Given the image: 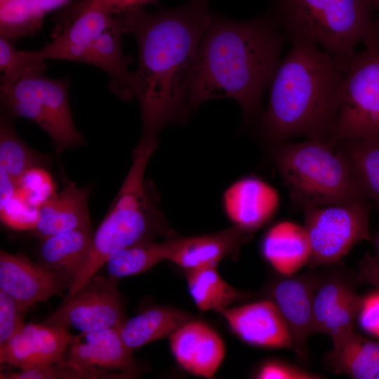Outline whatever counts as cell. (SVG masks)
<instances>
[{"mask_svg": "<svg viewBox=\"0 0 379 379\" xmlns=\"http://www.w3.org/2000/svg\"><path fill=\"white\" fill-rule=\"evenodd\" d=\"M212 16L208 0H188L175 8H142L114 15L138 49L135 95L141 141L157 143L161 130L189 116L188 93L198 47Z\"/></svg>", "mask_w": 379, "mask_h": 379, "instance_id": "obj_1", "label": "cell"}, {"mask_svg": "<svg viewBox=\"0 0 379 379\" xmlns=\"http://www.w3.org/2000/svg\"><path fill=\"white\" fill-rule=\"evenodd\" d=\"M270 10L238 21L212 13L198 47L189 113L209 100L232 98L246 121L260 114L263 92L279 65L286 36Z\"/></svg>", "mask_w": 379, "mask_h": 379, "instance_id": "obj_2", "label": "cell"}, {"mask_svg": "<svg viewBox=\"0 0 379 379\" xmlns=\"http://www.w3.org/2000/svg\"><path fill=\"white\" fill-rule=\"evenodd\" d=\"M291 44L270 84L260 133L272 145L298 135L332 145L345 73L316 44Z\"/></svg>", "mask_w": 379, "mask_h": 379, "instance_id": "obj_3", "label": "cell"}, {"mask_svg": "<svg viewBox=\"0 0 379 379\" xmlns=\"http://www.w3.org/2000/svg\"><path fill=\"white\" fill-rule=\"evenodd\" d=\"M270 10L286 39L316 44L345 73L357 46L379 37L368 0H272Z\"/></svg>", "mask_w": 379, "mask_h": 379, "instance_id": "obj_4", "label": "cell"}, {"mask_svg": "<svg viewBox=\"0 0 379 379\" xmlns=\"http://www.w3.org/2000/svg\"><path fill=\"white\" fill-rule=\"evenodd\" d=\"M169 233L154 185L147 179L125 180L112 208L93 234L86 262L64 299L74 295L115 251Z\"/></svg>", "mask_w": 379, "mask_h": 379, "instance_id": "obj_5", "label": "cell"}, {"mask_svg": "<svg viewBox=\"0 0 379 379\" xmlns=\"http://www.w3.org/2000/svg\"><path fill=\"white\" fill-rule=\"evenodd\" d=\"M272 159L291 200L302 209L363 198L345 161L329 143L310 138L279 143L272 145Z\"/></svg>", "mask_w": 379, "mask_h": 379, "instance_id": "obj_6", "label": "cell"}, {"mask_svg": "<svg viewBox=\"0 0 379 379\" xmlns=\"http://www.w3.org/2000/svg\"><path fill=\"white\" fill-rule=\"evenodd\" d=\"M45 69L44 61L36 64L11 84L0 86V97L10 114L38 124L61 152L80 144L83 138L74 124L69 105V80L47 77Z\"/></svg>", "mask_w": 379, "mask_h": 379, "instance_id": "obj_7", "label": "cell"}, {"mask_svg": "<svg viewBox=\"0 0 379 379\" xmlns=\"http://www.w3.org/2000/svg\"><path fill=\"white\" fill-rule=\"evenodd\" d=\"M357 51L345 72L331 143L379 135V37Z\"/></svg>", "mask_w": 379, "mask_h": 379, "instance_id": "obj_8", "label": "cell"}, {"mask_svg": "<svg viewBox=\"0 0 379 379\" xmlns=\"http://www.w3.org/2000/svg\"><path fill=\"white\" fill-rule=\"evenodd\" d=\"M371 208L364 198L303 208L310 247L307 266L338 264L357 244L369 240Z\"/></svg>", "mask_w": 379, "mask_h": 379, "instance_id": "obj_9", "label": "cell"}, {"mask_svg": "<svg viewBox=\"0 0 379 379\" xmlns=\"http://www.w3.org/2000/svg\"><path fill=\"white\" fill-rule=\"evenodd\" d=\"M126 319L115 279L95 274L42 323L91 332L119 327Z\"/></svg>", "mask_w": 379, "mask_h": 379, "instance_id": "obj_10", "label": "cell"}, {"mask_svg": "<svg viewBox=\"0 0 379 379\" xmlns=\"http://www.w3.org/2000/svg\"><path fill=\"white\" fill-rule=\"evenodd\" d=\"M337 265L319 273L313 299L314 333L326 334L332 340L354 329L362 298L357 292L354 277Z\"/></svg>", "mask_w": 379, "mask_h": 379, "instance_id": "obj_11", "label": "cell"}, {"mask_svg": "<svg viewBox=\"0 0 379 379\" xmlns=\"http://www.w3.org/2000/svg\"><path fill=\"white\" fill-rule=\"evenodd\" d=\"M63 358L84 378H117L132 375L136 370L133 350L123 341L119 327L80 332L72 335Z\"/></svg>", "mask_w": 379, "mask_h": 379, "instance_id": "obj_12", "label": "cell"}, {"mask_svg": "<svg viewBox=\"0 0 379 379\" xmlns=\"http://www.w3.org/2000/svg\"><path fill=\"white\" fill-rule=\"evenodd\" d=\"M114 16L82 0L69 4L58 15L53 40L36 51L39 58L81 62L89 45L112 24Z\"/></svg>", "mask_w": 379, "mask_h": 379, "instance_id": "obj_13", "label": "cell"}, {"mask_svg": "<svg viewBox=\"0 0 379 379\" xmlns=\"http://www.w3.org/2000/svg\"><path fill=\"white\" fill-rule=\"evenodd\" d=\"M72 282L62 274L20 254L0 252V290L11 296L21 311L61 294Z\"/></svg>", "mask_w": 379, "mask_h": 379, "instance_id": "obj_14", "label": "cell"}, {"mask_svg": "<svg viewBox=\"0 0 379 379\" xmlns=\"http://www.w3.org/2000/svg\"><path fill=\"white\" fill-rule=\"evenodd\" d=\"M319 274L313 271L300 274H279L270 288L271 300L289 328L293 352L301 361L307 359V340L314 333L313 299Z\"/></svg>", "mask_w": 379, "mask_h": 379, "instance_id": "obj_15", "label": "cell"}, {"mask_svg": "<svg viewBox=\"0 0 379 379\" xmlns=\"http://www.w3.org/2000/svg\"><path fill=\"white\" fill-rule=\"evenodd\" d=\"M218 312L233 333L244 342L262 348L293 351L289 328L271 299L227 307Z\"/></svg>", "mask_w": 379, "mask_h": 379, "instance_id": "obj_16", "label": "cell"}, {"mask_svg": "<svg viewBox=\"0 0 379 379\" xmlns=\"http://www.w3.org/2000/svg\"><path fill=\"white\" fill-rule=\"evenodd\" d=\"M72 335L67 329L43 323L27 324L0 345V364L20 370L61 361Z\"/></svg>", "mask_w": 379, "mask_h": 379, "instance_id": "obj_17", "label": "cell"}, {"mask_svg": "<svg viewBox=\"0 0 379 379\" xmlns=\"http://www.w3.org/2000/svg\"><path fill=\"white\" fill-rule=\"evenodd\" d=\"M253 232L237 225L220 232L193 237L171 235L166 241V260L187 269L217 266L226 256L248 241Z\"/></svg>", "mask_w": 379, "mask_h": 379, "instance_id": "obj_18", "label": "cell"}, {"mask_svg": "<svg viewBox=\"0 0 379 379\" xmlns=\"http://www.w3.org/2000/svg\"><path fill=\"white\" fill-rule=\"evenodd\" d=\"M169 343L179 365L197 376L212 378L225 357L222 339L201 321L185 323L169 336Z\"/></svg>", "mask_w": 379, "mask_h": 379, "instance_id": "obj_19", "label": "cell"}, {"mask_svg": "<svg viewBox=\"0 0 379 379\" xmlns=\"http://www.w3.org/2000/svg\"><path fill=\"white\" fill-rule=\"evenodd\" d=\"M222 204L234 225L254 232L274 216L279 197L277 190L262 180L246 177L234 182L225 190Z\"/></svg>", "mask_w": 379, "mask_h": 379, "instance_id": "obj_20", "label": "cell"}, {"mask_svg": "<svg viewBox=\"0 0 379 379\" xmlns=\"http://www.w3.org/2000/svg\"><path fill=\"white\" fill-rule=\"evenodd\" d=\"M124 34L114 16L112 24L89 45L81 62L94 65L109 77V89L119 98L129 101L136 98L135 72L128 69L131 59L122 51Z\"/></svg>", "mask_w": 379, "mask_h": 379, "instance_id": "obj_21", "label": "cell"}, {"mask_svg": "<svg viewBox=\"0 0 379 379\" xmlns=\"http://www.w3.org/2000/svg\"><path fill=\"white\" fill-rule=\"evenodd\" d=\"M91 185L77 187L69 182L55 194L39 210L36 223L32 230L41 240L51 236L90 225L88 199Z\"/></svg>", "mask_w": 379, "mask_h": 379, "instance_id": "obj_22", "label": "cell"}, {"mask_svg": "<svg viewBox=\"0 0 379 379\" xmlns=\"http://www.w3.org/2000/svg\"><path fill=\"white\" fill-rule=\"evenodd\" d=\"M261 250L267 262L284 275L295 274L307 264L310 255L304 226L287 220L275 223L267 231Z\"/></svg>", "mask_w": 379, "mask_h": 379, "instance_id": "obj_23", "label": "cell"}, {"mask_svg": "<svg viewBox=\"0 0 379 379\" xmlns=\"http://www.w3.org/2000/svg\"><path fill=\"white\" fill-rule=\"evenodd\" d=\"M324 354L327 368L355 379H373L379 371V342L366 338L355 328L332 340Z\"/></svg>", "mask_w": 379, "mask_h": 379, "instance_id": "obj_24", "label": "cell"}, {"mask_svg": "<svg viewBox=\"0 0 379 379\" xmlns=\"http://www.w3.org/2000/svg\"><path fill=\"white\" fill-rule=\"evenodd\" d=\"M92 237L90 225L41 240L42 265L65 277L72 284L86 262Z\"/></svg>", "mask_w": 379, "mask_h": 379, "instance_id": "obj_25", "label": "cell"}, {"mask_svg": "<svg viewBox=\"0 0 379 379\" xmlns=\"http://www.w3.org/2000/svg\"><path fill=\"white\" fill-rule=\"evenodd\" d=\"M359 194L379 210V135L341 140L334 145Z\"/></svg>", "mask_w": 379, "mask_h": 379, "instance_id": "obj_26", "label": "cell"}, {"mask_svg": "<svg viewBox=\"0 0 379 379\" xmlns=\"http://www.w3.org/2000/svg\"><path fill=\"white\" fill-rule=\"evenodd\" d=\"M191 319V315L184 311L156 306L126 319L119 326V331L124 343L133 351L153 341L169 337Z\"/></svg>", "mask_w": 379, "mask_h": 379, "instance_id": "obj_27", "label": "cell"}, {"mask_svg": "<svg viewBox=\"0 0 379 379\" xmlns=\"http://www.w3.org/2000/svg\"><path fill=\"white\" fill-rule=\"evenodd\" d=\"M216 267L204 266L185 270L190 294L200 310L219 312L245 297L221 278Z\"/></svg>", "mask_w": 379, "mask_h": 379, "instance_id": "obj_28", "label": "cell"}, {"mask_svg": "<svg viewBox=\"0 0 379 379\" xmlns=\"http://www.w3.org/2000/svg\"><path fill=\"white\" fill-rule=\"evenodd\" d=\"M166 241L145 242L118 250L106 262L110 278L133 276L142 273L166 260Z\"/></svg>", "mask_w": 379, "mask_h": 379, "instance_id": "obj_29", "label": "cell"}, {"mask_svg": "<svg viewBox=\"0 0 379 379\" xmlns=\"http://www.w3.org/2000/svg\"><path fill=\"white\" fill-rule=\"evenodd\" d=\"M46 13L39 0H8L0 3V33L16 39L36 32Z\"/></svg>", "mask_w": 379, "mask_h": 379, "instance_id": "obj_30", "label": "cell"}, {"mask_svg": "<svg viewBox=\"0 0 379 379\" xmlns=\"http://www.w3.org/2000/svg\"><path fill=\"white\" fill-rule=\"evenodd\" d=\"M44 163L41 155L32 150L17 135L4 116L0 124V167L18 183L28 170Z\"/></svg>", "mask_w": 379, "mask_h": 379, "instance_id": "obj_31", "label": "cell"}, {"mask_svg": "<svg viewBox=\"0 0 379 379\" xmlns=\"http://www.w3.org/2000/svg\"><path fill=\"white\" fill-rule=\"evenodd\" d=\"M36 51H27L15 48L9 39L0 37L1 86H7L36 64L42 62Z\"/></svg>", "mask_w": 379, "mask_h": 379, "instance_id": "obj_32", "label": "cell"}, {"mask_svg": "<svg viewBox=\"0 0 379 379\" xmlns=\"http://www.w3.org/2000/svg\"><path fill=\"white\" fill-rule=\"evenodd\" d=\"M16 193L39 208L55 194V185L48 172L34 167L26 171L18 182Z\"/></svg>", "mask_w": 379, "mask_h": 379, "instance_id": "obj_33", "label": "cell"}, {"mask_svg": "<svg viewBox=\"0 0 379 379\" xmlns=\"http://www.w3.org/2000/svg\"><path fill=\"white\" fill-rule=\"evenodd\" d=\"M36 207L15 193L8 204L0 209L1 219L8 227L18 230H33L39 215Z\"/></svg>", "mask_w": 379, "mask_h": 379, "instance_id": "obj_34", "label": "cell"}, {"mask_svg": "<svg viewBox=\"0 0 379 379\" xmlns=\"http://www.w3.org/2000/svg\"><path fill=\"white\" fill-rule=\"evenodd\" d=\"M1 378L7 379H78L82 373L62 359L61 361L18 372L1 373Z\"/></svg>", "mask_w": 379, "mask_h": 379, "instance_id": "obj_35", "label": "cell"}, {"mask_svg": "<svg viewBox=\"0 0 379 379\" xmlns=\"http://www.w3.org/2000/svg\"><path fill=\"white\" fill-rule=\"evenodd\" d=\"M16 302L0 290V345L16 334L25 324Z\"/></svg>", "mask_w": 379, "mask_h": 379, "instance_id": "obj_36", "label": "cell"}, {"mask_svg": "<svg viewBox=\"0 0 379 379\" xmlns=\"http://www.w3.org/2000/svg\"><path fill=\"white\" fill-rule=\"evenodd\" d=\"M254 376L258 379H320L324 378L279 360H269L264 362L258 368Z\"/></svg>", "mask_w": 379, "mask_h": 379, "instance_id": "obj_37", "label": "cell"}, {"mask_svg": "<svg viewBox=\"0 0 379 379\" xmlns=\"http://www.w3.org/2000/svg\"><path fill=\"white\" fill-rule=\"evenodd\" d=\"M357 317L364 331L379 338V290L362 297Z\"/></svg>", "mask_w": 379, "mask_h": 379, "instance_id": "obj_38", "label": "cell"}, {"mask_svg": "<svg viewBox=\"0 0 379 379\" xmlns=\"http://www.w3.org/2000/svg\"><path fill=\"white\" fill-rule=\"evenodd\" d=\"M84 3L100 8L112 15L132 11L148 4L157 5L159 0H82Z\"/></svg>", "mask_w": 379, "mask_h": 379, "instance_id": "obj_39", "label": "cell"}, {"mask_svg": "<svg viewBox=\"0 0 379 379\" xmlns=\"http://www.w3.org/2000/svg\"><path fill=\"white\" fill-rule=\"evenodd\" d=\"M377 256L367 253L359 263V281L368 282L379 288V233L375 240Z\"/></svg>", "mask_w": 379, "mask_h": 379, "instance_id": "obj_40", "label": "cell"}, {"mask_svg": "<svg viewBox=\"0 0 379 379\" xmlns=\"http://www.w3.org/2000/svg\"><path fill=\"white\" fill-rule=\"evenodd\" d=\"M17 185L6 171L0 167V209L14 197Z\"/></svg>", "mask_w": 379, "mask_h": 379, "instance_id": "obj_41", "label": "cell"}, {"mask_svg": "<svg viewBox=\"0 0 379 379\" xmlns=\"http://www.w3.org/2000/svg\"><path fill=\"white\" fill-rule=\"evenodd\" d=\"M70 0H39L42 8L47 13L55 8H59Z\"/></svg>", "mask_w": 379, "mask_h": 379, "instance_id": "obj_42", "label": "cell"}, {"mask_svg": "<svg viewBox=\"0 0 379 379\" xmlns=\"http://www.w3.org/2000/svg\"><path fill=\"white\" fill-rule=\"evenodd\" d=\"M374 12H376L379 18V0H368Z\"/></svg>", "mask_w": 379, "mask_h": 379, "instance_id": "obj_43", "label": "cell"}, {"mask_svg": "<svg viewBox=\"0 0 379 379\" xmlns=\"http://www.w3.org/2000/svg\"><path fill=\"white\" fill-rule=\"evenodd\" d=\"M375 379H379V371L375 377Z\"/></svg>", "mask_w": 379, "mask_h": 379, "instance_id": "obj_44", "label": "cell"}, {"mask_svg": "<svg viewBox=\"0 0 379 379\" xmlns=\"http://www.w3.org/2000/svg\"><path fill=\"white\" fill-rule=\"evenodd\" d=\"M6 1H8V0H0V3L4 2Z\"/></svg>", "mask_w": 379, "mask_h": 379, "instance_id": "obj_45", "label": "cell"}]
</instances>
